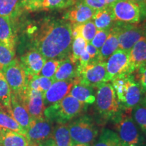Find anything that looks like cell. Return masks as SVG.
Masks as SVG:
<instances>
[{"mask_svg": "<svg viewBox=\"0 0 146 146\" xmlns=\"http://www.w3.org/2000/svg\"><path fill=\"white\" fill-rule=\"evenodd\" d=\"M129 52L118 49L106 61V70L110 81L129 72Z\"/></svg>", "mask_w": 146, "mask_h": 146, "instance_id": "obj_12", "label": "cell"}, {"mask_svg": "<svg viewBox=\"0 0 146 146\" xmlns=\"http://www.w3.org/2000/svg\"><path fill=\"white\" fill-rule=\"evenodd\" d=\"M72 143L92 145L99 135L96 120L87 114H82L68 123Z\"/></svg>", "mask_w": 146, "mask_h": 146, "instance_id": "obj_5", "label": "cell"}, {"mask_svg": "<svg viewBox=\"0 0 146 146\" xmlns=\"http://www.w3.org/2000/svg\"><path fill=\"white\" fill-rule=\"evenodd\" d=\"M139 5L141 10V17L146 18V0H132Z\"/></svg>", "mask_w": 146, "mask_h": 146, "instance_id": "obj_42", "label": "cell"}, {"mask_svg": "<svg viewBox=\"0 0 146 146\" xmlns=\"http://www.w3.org/2000/svg\"><path fill=\"white\" fill-rule=\"evenodd\" d=\"M131 114L136 125L146 135V107L142 104L136 106L131 110Z\"/></svg>", "mask_w": 146, "mask_h": 146, "instance_id": "obj_33", "label": "cell"}, {"mask_svg": "<svg viewBox=\"0 0 146 146\" xmlns=\"http://www.w3.org/2000/svg\"><path fill=\"white\" fill-rule=\"evenodd\" d=\"M25 10L29 11H36L42 10L44 0H23Z\"/></svg>", "mask_w": 146, "mask_h": 146, "instance_id": "obj_40", "label": "cell"}, {"mask_svg": "<svg viewBox=\"0 0 146 146\" xmlns=\"http://www.w3.org/2000/svg\"><path fill=\"white\" fill-rule=\"evenodd\" d=\"M113 27L116 29L118 34V49L129 52L146 33L145 27L138 24L115 22Z\"/></svg>", "mask_w": 146, "mask_h": 146, "instance_id": "obj_7", "label": "cell"}, {"mask_svg": "<svg viewBox=\"0 0 146 146\" xmlns=\"http://www.w3.org/2000/svg\"><path fill=\"white\" fill-rule=\"evenodd\" d=\"M20 63L29 77L39 75L46 59L34 49H31L20 58Z\"/></svg>", "mask_w": 146, "mask_h": 146, "instance_id": "obj_16", "label": "cell"}, {"mask_svg": "<svg viewBox=\"0 0 146 146\" xmlns=\"http://www.w3.org/2000/svg\"><path fill=\"white\" fill-rule=\"evenodd\" d=\"M141 104H142L143 106H144L146 107V94L143 96V100H142Z\"/></svg>", "mask_w": 146, "mask_h": 146, "instance_id": "obj_46", "label": "cell"}, {"mask_svg": "<svg viewBox=\"0 0 146 146\" xmlns=\"http://www.w3.org/2000/svg\"><path fill=\"white\" fill-rule=\"evenodd\" d=\"M75 3L76 0H44L42 10L69 8Z\"/></svg>", "mask_w": 146, "mask_h": 146, "instance_id": "obj_35", "label": "cell"}, {"mask_svg": "<svg viewBox=\"0 0 146 146\" xmlns=\"http://www.w3.org/2000/svg\"><path fill=\"white\" fill-rule=\"evenodd\" d=\"M145 35H146V33H145Z\"/></svg>", "mask_w": 146, "mask_h": 146, "instance_id": "obj_48", "label": "cell"}, {"mask_svg": "<svg viewBox=\"0 0 146 146\" xmlns=\"http://www.w3.org/2000/svg\"><path fill=\"white\" fill-rule=\"evenodd\" d=\"M110 32V29L97 31L96 35L94 36V39L91 41V43L100 50L103 46L105 41H106Z\"/></svg>", "mask_w": 146, "mask_h": 146, "instance_id": "obj_37", "label": "cell"}, {"mask_svg": "<svg viewBox=\"0 0 146 146\" xmlns=\"http://www.w3.org/2000/svg\"><path fill=\"white\" fill-rule=\"evenodd\" d=\"M87 42L82 36H78L73 39L70 58L74 62L78 63L80 56L85 50Z\"/></svg>", "mask_w": 146, "mask_h": 146, "instance_id": "obj_34", "label": "cell"}, {"mask_svg": "<svg viewBox=\"0 0 146 146\" xmlns=\"http://www.w3.org/2000/svg\"><path fill=\"white\" fill-rule=\"evenodd\" d=\"M87 5L92 8L96 12L100 11L108 7L106 0H81Z\"/></svg>", "mask_w": 146, "mask_h": 146, "instance_id": "obj_39", "label": "cell"}, {"mask_svg": "<svg viewBox=\"0 0 146 146\" xmlns=\"http://www.w3.org/2000/svg\"><path fill=\"white\" fill-rule=\"evenodd\" d=\"M53 78H47L45 76L36 75L29 77L28 89L39 91L44 94L54 83Z\"/></svg>", "mask_w": 146, "mask_h": 146, "instance_id": "obj_30", "label": "cell"}, {"mask_svg": "<svg viewBox=\"0 0 146 146\" xmlns=\"http://www.w3.org/2000/svg\"><path fill=\"white\" fill-rule=\"evenodd\" d=\"M55 124L45 116L33 120L25 133L30 146H39L52 136Z\"/></svg>", "mask_w": 146, "mask_h": 146, "instance_id": "obj_11", "label": "cell"}, {"mask_svg": "<svg viewBox=\"0 0 146 146\" xmlns=\"http://www.w3.org/2000/svg\"><path fill=\"white\" fill-rule=\"evenodd\" d=\"M92 20L98 31L110 29L115 23L112 10L110 6L104 10L97 11Z\"/></svg>", "mask_w": 146, "mask_h": 146, "instance_id": "obj_27", "label": "cell"}, {"mask_svg": "<svg viewBox=\"0 0 146 146\" xmlns=\"http://www.w3.org/2000/svg\"><path fill=\"white\" fill-rule=\"evenodd\" d=\"M0 146H30V144L25 135L0 129Z\"/></svg>", "mask_w": 146, "mask_h": 146, "instance_id": "obj_22", "label": "cell"}, {"mask_svg": "<svg viewBox=\"0 0 146 146\" xmlns=\"http://www.w3.org/2000/svg\"><path fill=\"white\" fill-rule=\"evenodd\" d=\"M118 49V34L116 29L114 27L110 28V32L106 41L104 43L103 46L100 50L98 56L99 62H106L108 59Z\"/></svg>", "mask_w": 146, "mask_h": 146, "instance_id": "obj_23", "label": "cell"}, {"mask_svg": "<svg viewBox=\"0 0 146 146\" xmlns=\"http://www.w3.org/2000/svg\"><path fill=\"white\" fill-rule=\"evenodd\" d=\"M131 112V111L122 110L121 112L112 120L122 145L129 144L140 145L143 141L138 126L129 114Z\"/></svg>", "mask_w": 146, "mask_h": 146, "instance_id": "obj_6", "label": "cell"}, {"mask_svg": "<svg viewBox=\"0 0 146 146\" xmlns=\"http://www.w3.org/2000/svg\"><path fill=\"white\" fill-rule=\"evenodd\" d=\"M25 10L23 0H0V16L16 19Z\"/></svg>", "mask_w": 146, "mask_h": 146, "instance_id": "obj_24", "label": "cell"}, {"mask_svg": "<svg viewBox=\"0 0 146 146\" xmlns=\"http://www.w3.org/2000/svg\"><path fill=\"white\" fill-rule=\"evenodd\" d=\"M76 81V78L65 81H54L52 86L43 94L45 107L47 108L68 96L70 89Z\"/></svg>", "mask_w": 146, "mask_h": 146, "instance_id": "obj_14", "label": "cell"}, {"mask_svg": "<svg viewBox=\"0 0 146 146\" xmlns=\"http://www.w3.org/2000/svg\"><path fill=\"white\" fill-rule=\"evenodd\" d=\"M112 85L121 110L131 111L136 106L141 104L143 94L133 74L114 78Z\"/></svg>", "mask_w": 146, "mask_h": 146, "instance_id": "obj_3", "label": "cell"}, {"mask_svg": "<svg viewBox=\"0 0 146 146\" xmlns=\"http://www.w3.org/2000/svg\"><path fill=\"white\" fill-rule=\"evenodd\" d=\"M18 99L26 108L32 120L44 117L45 107L43 94L39 91L27 89L25 94Z\"/></svg>", "mask_w": 146, "mask_h": 146, "instance_id": "obj_13", "label": "cell"}, {"mask_svg": "<svg viewBox=\"0 0 146 146\" xmlns=\"http://www.w3.org/2000/svg\"><path fill=\"white\" fill-rule=\"evenodd\" d=\"M72 24L64 19L45 18L31 32L32 48L47 60H62L71 55Z\"/></svg>", "mask_w": 146, "mask_h": 146, "instance_id": "obj_1", "label": "cell"}, {"mask_svg": "<svg viewBox=\"0 0 146 146\" xmlns=\"http://www.w3.org/2000/svg\"><path fill=\"white\" fill-rule=\"evenodd\" d=\"M136 81L139 85L143 95L146 94V64L140 67L137 70L135 71Z\"/></svg>", "mask_w": 146, "mask_h": 146, "instance_id": "obj_38", "label": "cell"}, {"mask_svg": "<svg viewBox=\"0 0 146 146\" xmlns=\"http://www.w3.org/2000/svg\"><path fill=\"white\" fill-rule=\"evenodd\" d=\"M78 63L71 60L70 56L62 60L61 63L54 76V81H65L77 78Z\"/></svg>", "mask_w": 146, "mask_h": 146, "instance_id": "obj_20", "label": "cell"}, {"mask_svg": "<svg viewBox=\"0 0 146 146\" xmlns=\"http://www.w3.org/2000/svg\"><path fill=\"white\" fill-rule=\"evenodd\" d=\"M70 146H92L89 144H82V143H72Z\"/></svg>", "mask_w": 146, "mask_h": 146, "instance_id": "obj_44", "label": "cell"}, {"mask_svg": "<svg viewBox=\"0 0 146 146\" xmlns=\"http://www.w3.org/2000/svg\"><path fill=\"white\" fill-rule=\"evenodd\" d=\"M2 72L12 92L21 98L28 89L29 76L19 60L15 58Z\"/></svg>", "mask_w": 146, "mask_h": 146, "instance_id": "obj_8", "label": "cell"}, {"mask_svg": "<svg viewBox=\"0 0 146 146\" xmlns=\"http://www.w3.org/2000/svg\"><path fill=\"white\" fill-rule=\"evenodd\" d=\"M85 50L88 53L90 57V62H99L98 61V56H99L100 50L96 47L94 46L91 43H87ZM89 62V63H90Z\"/></svg>", "mask_w": 146, "mask_h": 146, "instance_id": "obj_41", "label": "cell"}, {"mask_svg": "<svg viewBox=\"0 0 146 146\" xmlns=\"http://www.w3.org/2000/svg\"><path fill=\"white\" fill-rule=\"evenodd\" d=\"M97 29L93 20L81 24H72L73 39L82 36L87 43H91L96 35Z\"/></svg>", "mask_w": 146, "mask_h": 146, "instance_id": "obj_25", "label": "cell"}, {"mask_svg": "<svg viewBox=\"0 0 146 146\" xmlns=\"http://www.w3.org/2000/svg\"><path fill=\"white\" fill-rule=\"evenodd\" d=\"M93 146H122L118 134L109 129H102Z\"/></svg>", "mask_w": 146, "mask_h": 146, "instance_id": "obj_28", "label": "cell"}, {"mask_svg": "<svg viewBox=\"0 0 146 146\" xmlns=\"http://www.w3.org/2000/svg\"><path fill=\"white\" fill-rule=\"evenodd\" d=\"M78 83L96 88L102 83L110 81L106 70V62H94L78 72Z\"/></svg>", "mask_w": 146, "mask_h": 146, "instance_id": "obj_9", "label": "cell"}, {"mask_svg": "<svg viewBox=\"0 0 146 146\" xmlns=\"http://www.w3.org/2000/svg\"><path fill=\"white\" fill-rule=\"evenodd\" d=\"M10 114L26 133L33 120L23 104L12 92L11 96Z\"/></svg>", "mask_w": 146, "mask_h": 146, "instance_id": "obj_18", "label": "cell"}, {"mask_svg": "<svg viewBox=\"0 0 146 146\" xmlns=\"http://www.w3.org/2000/svg\"><path fill=\"white\" fill-rule=\"evenodd\" d=\"M96 12L81 0H76V3L64 14L63 19L71 24L84 23L92 20Z\"/></svg>", "mask_w": 146, "mask_h": 146, "instance_id": "obj_15", "label": "cell"}, {"mask_svg": "<svg viewBox=\"0 0 146 146\" xmlns=\"http://www.w3.org/2000/svg\"><path fill=\"white\" fill-rule=\"evenodd\" d=\"M94 109L98 124L112 121L121 112L117 97L112 84L104 83L96 88Z\"/></svg>", "mask_w": 146, "mask_h": 146, "instance_id": "obj_2", "label": "cell"}, {"mask_svg": "<svg viewBox=\"0 0 146 146\" xmlns=\"http://www.w3.org/2000/svg\"><path fill=\"white\" fill-rule=\"evenodd\" d=\"M0 43L15 48L16 33L13 20L0 16Z\"/></svg>", "mask_w": 146, "mask_h": 146, "instance_id": "obj_21", "label": "cell"}, {"mask_svg": "<svg viewBox=\"0 0 146 146\" xmlns=\"http://www.w3.org/2000/svg\"><path fill=\"white\" fill-rule=\"evenodd\" d=\"M96 94V88L78 83L77 79V81L74 84L70 89L69 95L81 103L89 106L95 103Z\"/></svg>", "mask_w": 146, "mask_h": 146, "instance_id": "obj_19", "label": "cell"}, {"mask_svg": "<svg viewBox=\"0 0 146 146\" xmlns=\"http://www.w3.org/2000/svg\"><path fill=\"white\" fill-rule=\"evenodd\" d=\"M129 72L133 74L146 64V35H143L133 45L129 52Z\"/></svg>", "mask_w": 146, "mask_h": 146, "instance_id": "obj_17", "label": "cell"}, {"mask_svg": "<svg viewBox=\"0 0 146 146\" xmlns=\"http://www.w3.org/2000/svg\"><path fill=\"white\" fill-rule=\"evenodd\" d=\"M12 91L2 71L0 70V105L10 114Z\"/></svg>", "mask_w": 146, "mask_h": 146, "instance_id": "obj_31", "label": "cell"}, {"mask_svg": "<svg viewBox=\"0 0 146 146\" xmlns=\"http://www.w3.org/2000/svg\"><path fill=\"white\" fill-rule=\"evenodd\" d=\"M15 48L0 43V70L3 71L15 59Z\"/></svg>", "mask_w": 146, "mask_h": 146, "instance_id": "obj_32", "label": "cell"}, {"mask_svg": "<svg viewBox=\"0 0 146 146\" xmlns=\"http://www.w3.org/2000/svg\"><path fill=\"white\" fill-rule=\"evenodd\" d=\"M106 1L108 5V6H110V5H112L113 3H114L116 0H106Z\"/></svg>", "mask_w": 146, "mask_h": 146, "instance_id": "obj_45", "label": "cell"}, {"mask_svg": "<svg viewBox=\"0 0 146 146\" xmlns=\"http://www.w3.org/2000/svg\"><path fill=\"white\" fill-rule=\"evenodd\" d=\"M52 138L54 146H70L72 140L68 124H55Z\"/></svg>", "mask_w": 146, "mask_h": 146, "instance_id": "obj_26", "label": "cell"}, {"mask_svg": "<svg viewBox=\"0 0 146 146\" xmlns=\"http://www.w3.org/2000/svg\"><path fill=\"white\" fill-rule=\"evenodd\" d=\"M122 146H138L137 145H135V144H129V145H125Z\"/></svg>", "mask_w": 146, "mask_h": 146, "instance_id": "obj_47", "label": "cell"}, {"mask_svg": "<svg viewBox=\"0 0 146 146\" xmlns=\"http://www.w3.org/2000/svg\"><path fill=\"white\" fill-rule=\"evenodd\" d=\"M61 61L59 60H47L39 75L47 78H54Z\"/></svg>", "mask_w": 146, "mask_h": 146, "instance_id": "obj_36", "label": "cell"}, {"mask_svg": "<svg viewBox=\"0 0 146 146\" xmlns=\"http://www.w3.org/2000/svg\"><path fill=\"white\" fill-rule=\"evenodd\" d=\"M0 129L16 131L25 135V131L14 120L12 116L0 105Z\"/></svg>", "mask_w": 146, "mask_h": 146, "instance_id": "obj_29", "label": "cell"}, {"mask_svg": "<svg viewBox=\"0 0 146 146\" xmlns=\"http://www.w3.org/2000/svg\"><path fill=\"white\" fill-rule=\"evenodd\" d=\"M115 22L139 24L141 14L139 5L132 0H116L110 5Z\"/></svg>", "mask_w": 146, "mask_h": 146, "instance_id": "obj_10", "label": "cell"}, {"mask_svg": "<svg viewBox=\"0 0 146 146\" xmlns=\"http://www.w3.org/2000/svg\"><path fill=\"white\" fill-rule=\"evenodd\" d=\"M88 106L68 94L61 101L45 108L44 116L54 124H68L83 114Z\"/></svg>", "mask_w": 146, "mask_h": 146, "instance_id": "obj_4", "label": "cell"}, {"mask_svg": "<svg viewBox=\"0 0 146 146\" xmlns=\"http://www.w3.org/2000/svg\"><path fill=\"white\" fill-rule=\"evenodd\" d=\"M39 146H54V142H53L52 138L51 137L50 139H49L47 141L44 142V143H42L41 145H40Z\"/></svg>", "mask_w": 146, "mask_h": 146, "instance_id": "obj_43", "label": "cell"}]
</instances>
